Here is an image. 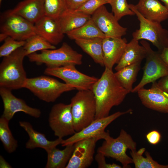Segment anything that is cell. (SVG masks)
<instances>
[{
	"label": "cell",
	"mask_w": 168,
	"mask_h": 168,
	"mask_svg": "<svg viewBox=\"0 0 168 168\" xmlns=\"http://www.w3.org/2000/svg\"><path fill=\"white\" fill-rule=\"evenodd\" d=\"M66 9V0H44L45 16L58 20Z\"/></svg>",
	"instance_id": "31"
},
{
	"label": "cell",
	"mask_w": 168,
	"mask_h": 168,
	"mask_svg": "<svg viewBox=\"0 0 168 168\" xmlns=\"http://www.w3.org/2000/svg\"><path fill=\"white\" fill-rule=\"evenodd\" d=\"M91 18V16L67 9L60 16L58 21L62 32L66 34L81 27Z\"/></svg>",
	"instance_id": "23"
},
{
	"label": "cell",
	"mask_w": 168,
	"mask_h": 168,
	"mask_svg": "<svg viewBox=\"0 0 168 168\" xmlns=\"http://www.w3.org/2000/svg\"><path fill=\"white\" fill-rule=\"evenodd\" d=\"M109 0H89L76 10L91 16L101 6L109 3Z\"/></svg>",
	"instance_id": "34"
},
{
	"label": "cell",
	"mask_w": 168,
	"mask_h": 168,
	"mask_svg": "<svg viewBox=\"0 0 168 168\" xmlns=\"http://www.w3.org/2000/svg\"><path fill=\"white\" fill-rule=\"evenodd\" d=\"M11 91L7 88L0 87V95L4 108L2 117L9 121L16 113L22 112L35 118L40 117L41 114L40 110L29 106L24 100L14 96Z\"/></svg>",
	"instance_id": "15"
},
{
	"label": "cell",
	"mask_w": 168,
	"mask_h": 168,
	"mask_svg": "<svg viewBox=\"0 0 168 168\" xmlns=\"http://www.w3.org/2000/svg\"><path fill=\"white\" fill-rule=\"evenodd\" d=\"M70 104L74 128L78 132L95 119V97L91 90H79L71 98Z\"/></svg>",
	"instance_id": "5"
},
{
	"label": "cell",
	"mask_w": 168,
	"mask_h": 168,
	"mask_svg": "<svg viewBox=\"0 0 168 168\" xmlns=\"http://www.w3.org/2000/svg\"><path fill=\"white\" fill-rule=\"evenodd\" d=\"M102 138L96 137L78 141L74 143L72 155L66 168H86L91 164L97 142Z\"/></svg>",
	"instance_id": "13"
},
{
	"label": "cell",
	"mask_w": 168,
	"mask_h": 168,
	"mask_svg": "<svg viewBox=\"0 0 168 168\" xmlns=\"http://www.w3.org/2000/svg\"><path fill=\"white\" fill-rule=\"evenodd\" d=\"M1 33L20 41H26L36 34L34 24L16 14H3L2 16Z\"/></svg>",
	"instance_id": "12"
},
{
	"label": "cell",
	"mask_w": 168,
	"mask_h": 168,
	"mask_svg": "<svg viewBox=\"0 0 168 168\" xmlns=\"http://www.w3.org/2000/svg\"><path fill=\"white\" fill-rule=\"evenodd\" d=\"M9 122L2 116L0 118V140L6 150L8 152L12 153L16 150L18 144L9 128Z\"/></svg>",
	"instance_id": "29"
},
{
	"label": "cell",
	"mask_w": 168,
	"mask_h": 168,
	"mask_svg": "<svg viewBox=\"0 0 168 168\" xmlns=\"http://www.w3.org/2000/svg\"><path fill=\"white\" fill-rule=\"evenodd\" d=\"M66 34L70 39L74 40L95 38H104L106 37L91 18L81 27L68 32Z\"/></svg>",
	"instance_id": "26"
},
{
	"label": "cell",
	"mask_w": 168,
	"mask_h": 168,
	"mask_svg": "<svg viewBox=\"0 0 168 168\" xmlns=\"http://www.w3.org/2000/svg\"><path fill=\"white\" fill-rule=\"evenodd\" d=\"M2 0H0V4H1Z\"/></svg>",
	"instance_id": "43"
},
{
	"label": "cell",
	"mask_w": 168,
	"mask_h": 168,
	"mask_svg": "<svg viewBox=\"0 0 168 168\" xmlns=\"http://www.w3.org/2000/svg\"><path fill=\"white\" fill-rule=\"evenodd\" d=\"M26 56L22 47L3 57L0 64V87L11 90L23 88L27 78L23 65Z\"/></svg>",
	"instance_id": "2"
},
{
	"label": "cell",
	"mask_w": 168,
	"mask_h": 168,
	"mask_svg": "<svg viewBox=\"0 0 168 168\" xmlns=\"http://www.w3.org/2000/svg\"><path fill=\"white\" fill-rule=\"evenodd\" d=\"M4 14L19 15L34 24L45 16L44 0H24Z\"/></svg>",
	"instance_id": "18"
},
{
	"label": "cell",
	"mask_w": 168,
	"mask_h": 168,
	"mask_svg": "<svg viewBox=\"0 0 168 168\" xmlns=\"http://www.w3.org/2000/svg\"><path fill=\"white\" fill-rule=\"evenodd\" d=\"M91 18L106 37L121 38L126 34L127 28L119 24L114 15L109 12L104 5L95 12Z\"/></svg>",
	"instance_id": "14"
},
{
	"label": "cell",
	"mask_w": 168,
	"mask_h": 168,
	"mask_svg": "<svg viewBox=\"0 0 168 168\" xmlns=\"http://www.w3.org/2000/svg\"><path fill=\"white\" fill-rule=\"evenodd\" d=\"M8 36L6 34L1 33L0 34V41L2 42L4 41Z\"/></svg>",
	"instance_id": "41"
},
{
	"label": "cell",
	"mask_w": 168,
	"mask_h": 168,
	"mask_svg": "<svg viewBox=\"0 0 168 168\" xmlns=\"http://www.w3.org/2000/svg\"><path fill=\"white\" fill-rule=\"evenodd\" d=\"M143 105L150 109L168 113V96L158 86L155 82L150 88H142L137 92Z\"/></svg>",
	"instance_id": "16"
},
{
	"label": "cell",
	"mask_w": 168,
	"mask_h": 168,
	"mask_svg": "<svg viewBox=\"0 0 168 168\" xmlns=\"http://www.w3.org/2000/svg\"><path fill=\"white\" fill-rule=\"evenodd\" d=\"M89 0H66L67 9L76 10Z\"/></svg>",
	"instance_id": "37"
},
{
	"label": "cell",
	"mask_w": 168,
	"mask_h": 168,
	"mask_svg": "<svg viewBox=\"0 0 168 168\" xmlns=\"http://www.w3.org/2000/svg\"><path fill=\"white\" fill-rule=\"evenodd\" d=\"M160 53L161 57L163 60L168 65V47L165 48Z\"/></svg>",
	"instance_id": "39"
},
{
	"label": "cell",
	"mask_w": 168,
	"mask_h": 168,
	"mask_svg": "<svg viewBox=\"0 0 168 168\" xmlns=\"http://www.w3.org/2000/svg\"><path fill=\"white\" fill-rule=\"evenodd\" d=\"M105 156L102 153L98 152L95 156V159L99 168H121L120 166L114 163H107L105 160Z\"/></svg>",
	"instance_id": "35"
},
{
	"label": "cell",
	"mask_w": 168,
	"mask_h": 168,
	"mask_svg": "<svg viewBox=\"0 0 168 168\" xmlns=\"http://www.w3.org/2000/svg\"><path fill=\"white\" fill-rule=\"evenodd\" d=\"M75 66L69 65L57 68L47 67L44 73L61 79L64 83L78 91L91 90L98 78L79 72L76 68Z\"/></svg>",
	"instance_id": "9"
},
{
	"label": "cell",
	"mask_w": 168,
	"mask_h": 168,
	"mask_svg": "<svg viewBox=\"0 0 168 168\" xmlns=\"http://www.w3.org/2000/svg\"><path fill=\"white\" fill-rule=\"evenodd\" d=\"M20 126L27 133L29 138L26 144V148L32 149L36 148H42L47 152L53 148L61 144L62 138H58L54 141L48 140L45 135L35 130L29 122L19 121Z\"/></svg>",
	"instance_id": "20"
},
{
	"label": "cell",
	"mask_w": 168,
	"mask_h": 168,
	"mask_svg": "<svg viewBox=\"0 0 168 168\" xmlns=\"http://www.w3.org/2000/svg\"><path fill=\"white\" fill-rule=\"evenodd\" d=\"M146 49V63L143 67L142 77L139 83L133 88L131 92H137L147 84L156 82L158 79L168 75V65L161 58L158 51H154L145 40L140 41Z\"/></svg>",
	"instance_id": "8"
},
{
	"label": "cell",
	"mask_w": 168,
	"mask_h": 168,
	"mask_svg": "<svg viewBox=\"0 0 168 168\" xmlns=\"http://www.w3.org/2000/svg\"><path fill=\"white\" fill-rule=\"evenodd\" d=\"M104 141L97 149V152L105 157H111L119 162L123 168H131L130 164L133 163L132 159L126 153L127 149L136 150L137 144L131 135L123 129L121 130L116 138L111 137L107 132L103 139Z\"/></svg>",
	"instance_id": "4"
},
{
	"label": "cell",
	"mask_w": 168,
	"mask_h": 168,
	"mask_svg": "<svg viewBox=\"0 0 168 168\" xmlns=\"http://www.w3.org/2000/svg\"><path fill=\"white\" fill-rule=\"evenodd\" d=\"M132 112V110L129 109L125 111H119L106 117L95 119L80 131L76 132L71 137L63 140L61 144L64 147L70 144H73L83 139L96 137H100L102 139H103L107 132L105 131V129L109 124L121 116L131 113Z\"/></svg>",
	"instance_id": "11"
},
{
	"label": "cell",
	"mask_w": 168,
	"mask_h": 168,
	"mask_svg": "<svg viewBox=\"0 0 168 168\" xmlns=\"http://www.w3.org/2000/svg\"><path fill=\"white\" fill-rule=\"evenodd\" d=\"M146 55L145 47L139 44L138 40L133 38L127 43L122 56L114 69L117 71L128 66L141 63L145 58Z\"/></svg>",
	"instance_id": "22"
},
{
	"label": "cell",
	"mask_w": 168,
	"mask_h": 168,
	"mask_svg": "<svg viewBox=\"0 0 168 168\" xmlns=\"http://www.w3.org/2000/svg\"><path fill=\"white\" fill-rule=\"evenodd\" d=\"M141 63H134L121 69L114 73V75L122 86L129 93L136 81L140 68Z\"/></svg>",
	"instance_id": "27"
},
{
	"label": "cell",
	"mask_w": 168,
	"mask_h": 168,
	"mask_svg": "<svg viewBox=\"0 0 168 168\" xmlns=\"http://www.w3.org/2000/svg\"><path fill=\"white\" fill-rule=\"evenodd\" d=\"M63 150L54 147L47 153L46 168H64L68 163L74 150V144L65 146Z\"/></svg>",
	"instance_id": "25"
},
{
	"label": "cell",
	"mask_w": 168,
	"mask_h": 168,
	"mask_svg": "<svg viewBox=\"0 0 168 168\" xmlns=\"http://www.w3.org/2000/svg\"><path fill=\"white\" fill-rule=\"evenodd\" d=\"M0 167L12 168V166L4 159L1 156H0Z\"/></svg>",
	"instance_id": "40"
},
{
	"label": "cell",
	"mask_w": 168,
	"mask_h": 168,
	"mask_svg": "<svg viewBox=\"0 0 168 168\" xmlns=\"http://www.w3.org/2000/svg\"><path fill=\"white\" fill-rule=\"evenodd\" d=\"M108 4L110 5L112 12L118 21L125 16L135 15L130 8L127 0H109Z\"/></svg>",
	"instance_id": "32"
},
{
	"label": "cell",
	"mask_w": 168,
	"mask_h": 168,
	"mask_svg": "<svg viewBox=\"0 0 168 168\" xmlns=\"http://www.w3.org/2000/svg\"><path fill=\"white\" fill-rule=\"evenodd\" d=\"M129 6L140 22L139 29L132 33L133 38L138 41L144 40L150 41L160 53L168 47V30L163 28L160 23L144 18L137 10L134 5L129 4Z\"/></svg>",
	"instance_id": "7"
},
{
	"label": "cell",
	"mask_w": 168,
	"mask_h": 168,
	"mask_svg": "<svg viewBox=\"0 0 168 168\" xmlns=\"http://www.w3.org/2000/svg\"><path fill=\"white\" fill-rule=\"evenodd\" d=\"M125 38L106 37L102 41L104 66L112 70L114 65L119 61L127 44Z\"/></svg>",
	"instance_id": "17"
},
{
	"label": "cell",
	"mask_w": 168,
	"mask_h": 168,
	"mask_svg": "<svg viewBox=\"0 0 168 168\" xmlns=\"http://www.w3.org/2000/svg\"><path fill=\"white\" fill-rule=\"evenodd\" d=\"M29 60L40 65L44 64L47 67H59L69 65H80L82 55L73 49L66 42L58 49H46L27 56Z\"/></svg>",
	"instance_id": "3"
},
{
	"label": "cell",
	"mask_w": 168,
	"mask_h": 168,
	"mask_svg": "<svg viewBox=\"0 0 168 168\" xmlns=\"http://www.w3.org/2000/svg\"><path fill=\"white\" fill-rule=\"evenodd\" d=\"M145 149L142 148L138 151H131L130 155L135 168H168V165H162L154 160L147 151L145 157L142 156Z\"/></svg>",
	"instance_id": "28"
},
{
	"label": "cell",
	"mask_w": 168,
	"mask_h": 168,
	"mask_svg": "<svg viewBox=\"0 0 168 168\" xmlns=\"http://www.w3.org/2000/svg\"><path fill=\"white\" fill-rule=\"evenodd\" d=\"M135 6L143 16L150 21L161 23L168 18V10L158 0H139Z\"/></svg>",
	"instance_id": "21"
},
{
	"label": "cell",
	"mask_w": 168,
	"mask_h": 168,
	"mask_svg": "<svg viewBox=\"0 0 168 168\" xmlns=\"http://www.w3.org/2000/svg\"><path fill=\"white\" fill-rule=\"evenodd\" d=\"M36 34L54 46L63 40L64 34L62 32L58 20L44 16L34 24Z\"/></svg>",
	"instance_id": "19"
},
{
	"label": "cell",
	"mask_w": 168,
	"mask_h": 168,
	"mask_svg": "<svg viewBox=\"0 0 168 168\" xmlns=\"http://www.w3.org/2000/svg\"><path fill=\"white\" fill-rule=\"evenodd\" d=\"M23 46L26 56L40 50L46 49H56L55 46L53 45L40 35H35L25 41Z\"/></svg>",
	"instance_id": "30"
},
{
	"label": "cell",
	"mask_w": 168,
	"mask_h": 168,
	"mask_svg": "<svg viewBox=\"0 0 168 168\" xmlns=\"http://www.w3.org/2000/svg\"><path fill=\"white\" fill-rule=\"evenodd\" d=\"M48 120L49 126L54 135L58 138H63L76 133L70 104L60 103L53 105L49 114Z\"/></svg>",
	"instance_id": "10"
},
{
	"label": "cell",
	"mask_w": 168,
	"mask_h": 168,
	"mask_svg": "<svg viewBox=\"0 0 168 168\" xmlns=\"http://www.w3.org/2000/svg\"><path fill=\"white\" fill-rule=\"evenodd\" d=\"M25 41L16 40L8 37L4 40L3 44L0 47V57L7 56L18 49L23 47Z\"/></svg>",
	"instance_id": "33"
},
{
	"label": "cell",
	"mask_w": 168,
	"mask_h": 168,
	"mask_svg": "<svg viewBox=\"0 0 168 168\" xmlns=\"http://www.w3.org/2000/svg\"><path fill=\"white\" fill-rule=\"evenodd\" d=\"M91 90L96 101L95 119L109 116L112 107L121 104L129 93L118 81L112 70L107 68Z\"/></svg>",
	"instance_id": "1"
},
{
	"label": "cell",
	"mask_w": 168,
	"mask_h": 168,
	"mask_svg": "<svg viewBox=\"0 0 168 168\" xmlns=\"http://www.w3.org/2000/svg\"><path fill=\"white\" fill-rule=\"evenodd\" d=\"M157 82L158 86L164 92L168 93V75L165 76Z\"/></svg>",
	"instance_id": "38"
},
{
	"label": "cell",
	"mask_w": 168,
	"mask_h": 168,
	"mask_svg": "<svg viewBox=\"0 0 168 168\" xmlns=\"http://www.w3.org/2000/svg\"><path fill=\"white\" fill-rule=\"evenodd\" d=\"M161 137L160 133L156 130L151 131L146 135L147 141L152 145H156L161 140Z\"/></svg>",
	"instance_id": "36"
},
{
	"label": "cell",
	"mask_w": 168,
	"mask_h": 168,
	"mask_svg": "<svg viewBox=\"0 0 168 168\" xmlns=\"http://www.w3.org/2000/svg\"><path fill=\"white\" fill-rule=\"evenodd\" d=\"M23 88L29 90L40 100L48 103L54 102L63 93L75 89L71 85L45 76L27 78Z\"/></svg>",
	"instance_id": "6"
},
{
	"label": "cell",
	"mask_w": 168,
	"mask_h": 168,
	"mask_svg": "<svg viewBox=\"0 0 168 168\" xmlns=\"http://www.w3.org/2000/svg\"><path fill=\"white\" fill-rule=\"evenodd\" d=\"M162 1L165 4V6L166 7L168 10V0H160Z\"/></svg>",
	"instance_id": "42"
},
{
	"label": "cell",
	"mask_w": 168,
	"mask_h": 168,
	"mask_svg": "<svg viewBox=\"0 0 168 168\" xmlns=\"http://www.w3.org/2000/svg\"><path fill=\"white\" fill-rule=\"evenodd\" d=\"M104 38H95L89 39H77L76 43L86 53L89 55L95 62L104 66L102 49Z\"/></svg>",
	"instance_id": "24"
},
{
	"label": "cell",
	"mask_w": 168,
	"mask_h": 168,
	"mask_svg": "<svg viewBox=\"0 0 168 168\" xmlns=\"http://www.w3.org/2000/svg\"><path fill=\"white\" fill-rule=\"evenodd\" d=\"M166 94V95L168 96V93H165Z\"/></svg>",
	"instance_id": "44"
}]
</instances>
